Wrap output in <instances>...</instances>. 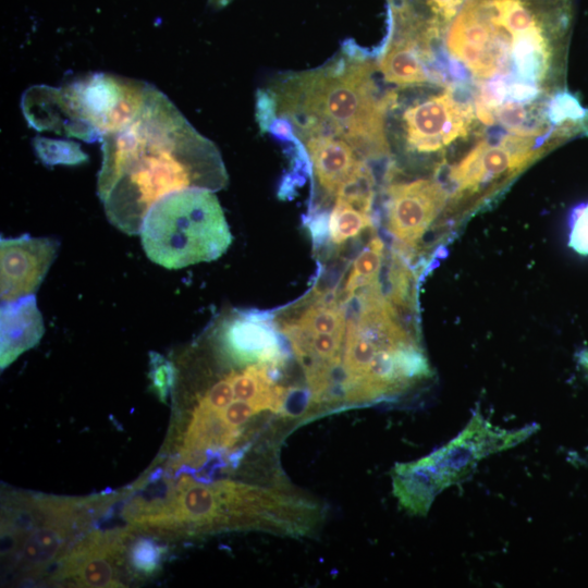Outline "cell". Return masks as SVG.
<instances>
[{"mask_svg": "<svg viewBox=\"0 0 588 588\" xmlns=\"http://www.w3.org/2000/svg\"><path fill=\"white\" fill-rule=\"evenodd\" d=\"M555 147L551 142L516 134H505L498 139L479 136L449 169L452 196L460 199L476 195L497 181L519 172Z\"/></svg>", "mask_w": 588, "mask_h": 588, "instance_id": "cell-10", "label": "cell"}, {"mask_svg": "<svg viewBox=\"0 0 588 588\" xmlns=\"http://www.w3.org/2000/svg\"><path fill=\"white\" fill-rule=\"evenodd\" d=\"M289 323L310 334H345L346 331L344 310L329 295L318 299L303 311L298 319Z\"/></svg>", "mask_w": 588, "mask_h": 588, "instance_id": "cell-17", "label": "cell"}, {"mask_svg": "<svg viewBox=\"0 0 588 588\" xmlns=\"http://www.w3.org/2000/svg\"><path fill=\"white\" fill-rule=\"evenodd\" d=\"M59 242L28 234L0 241L1 303L33 295L54 261Z\"/></svg>", "mask_w": 588, "mask_h": 588, "instance_id": "cell-13", "label": "cell"}, {"mask_svg": "<svg viewBox=\"0 0 588 588\" xmlns=\"http://www.w3.org/2000/svg\"><path fill=\"white\" fill-rule=\"evenodd\" d=\"M36 149L40 159L47 164H75L86 159V156L72 143L39 139Z\"/></svg>", "mask_w": 588, "mask_h": 588, "instance_id": "cell-21", "label": "cell"}, {"mask_svg": "<svg viewBox=\"0 0 588 588\" xmlns=\"http://www.w3.org/2000/svg\"><path fill=\"white\" fill-rule=\"evenodd\" d=\"M538 428H501L476 411L448 443L418 461L396 465L393 493L406 511L426 515L439 493L466 479L483 458L518 445Z\"/></svg>", "mask_w": 588, "mask_h": 588, "instance_id": "cell-6", "label": "cell"}, {"mask_svg": "<svg viewBox=\"0 0 588 588\" xmlns=\"http://www.w3.org/2000/svg\"><path fill=\"white\" fill-rule=\"evenodd\" d=\"M392 0H387L388 3H390Z\"/></svg>", "mask_w": 588, "mask_h": 588, "instance_id": "cell-26", "label": "cell"}, {"mask_svg": "<svg viewBox=\"0 0 588 588\" xmlns=\"http://www.w3.org/2000/svg\"><path fill=\"white\" fill-rule=\"evenodd\" d=\"M392 2L403 4L443 35L464 0H392L390 3Z\"/></svg>", "mask_w": 588, "mask_h": 588, "instance_id": "cell-20", "label": "cell"}, {"mask_svg": "<svg viewBox=\"0 0 588 588\" xmlns=\"http://www.w3.org/2000/svg\"><path fill=\"white\" fill-rule=\"evenodd\" d=\"M384 244L378 236L372 237L367 246L354 259L352 269L345 281L346 297L356 291L378 282L383 258Z\"/></svg>", "mask_w": 588, "mask_h": 588, "instance_id": "cell-18", "label": "cell"}, {"mask_svg": "<svg viewBox=\"0 0 588 588\" xmlns=\"http://www.w3.org/2000/svg\"><path fill=\"white\" fill-rule=\"evenodd\" d=\"M375 50L344 41L323 64L278 73L257 91L262 133L282 142L320 134L348 142L368 162L390 161L389 115L399 89L378 83Z\"/></svg>", "mask_w": 588, "mask_h": 588, "instance_id": "cell-3", "label": "cell"}, {"mask_svg": "<svg viewBox=\"0 0 588 588\" xmlns=\"http://www.w3.org/2000/svg\"><path fill=\"white\" fill-rule=\"evenodd\" d=\"M292 150L313 174L323 198H335L340 189L370 162L345 139L308 134L291 138Z\"/></svg>", "mask_w": 588, "mask_h": 588, "instance_id": "cell-14", "label": "cell"}, {"mask_svg": "<svg viewBox=\"0 0 588 588\" xmlns=\"http://www.w3.org/2000/svg\"><path fill=\"white\" fill-rule=\"evenodd\" d=\"M329 233L332 242L336 245L356 237L367 228L372 225L371 213L335 198L334 206L329 216Z\"/></svg>", "mask_w": 588, "mask_h": 588, "instance_id": "cell-19", "label": "cell"}, {"mask_svg": "<svg viewBox=\"0 0 588 588\" xmlns=\"http://www.w3.org/2000/svg\"><path fill=\"white\" fill-rule=\"evenodd\" d=\"M1 369L7 368L21 354L34 347L45 332L41 313L35 295L1 304Z\"/></svg>", "mask_w": 588, "mask_h": 588, "instance_id": "cell-16", "label": "cell"}, {"mask_svg": "<svg viewBox=\"0 0 588 588\" xmlns=\"http://www.w3.org/2000/svg\"><path fill=\"white\" fill-rule=\"evenodd\" d=\"M139 234L147 257L167 269L216 260L232 243L217 196L200 188L175 192L157 201Z\"/></svg>", "mask_w": 588, "mask_h": 588, "instance_id": "cell-7", "label": "cell"}, {"mask_svg": "<svg viewBox=\"0 0 588 588\" xmlns=\"http://www.w3.org/2000/svg\"><path fill=\"white\" fill-rule=\"evenodd\" d=\"M162 549L149 539L136 541L130 552V562L136 573L154 574L160 565Z\"/></svg>", "mask_w": 588, "mask_h": 588, "instance_id": "cell-22", "label": "cell"}, {"mask_svg": "<svg viewBox=\"0 0 588 588\" xmlns=\"http://www.w3.org/2000/svg\"><path fill=\"white\" fill-rule=\"evenodd\" d=\"M122 535L94 532L59 561L57 575L84 587H117Z\"/></svg>", "mask_w": 588, "mask_h": 588, "instance_id": "cell-15", "label": "cell"}, {"mask_svg": "<svg viewBox=\"0 0 588 588\" xmlns=\"http://www.w3.org/2000/svg\"><path fill=\"white\" fill-rule=\"evenodd\" d=\"M13 505L5 515L24 522L4 520L13 564L22 574L36 576L65 555L69 542L86 523L88 504L70 499L23 497Z\"/></svg>", "mask_w": 588, "mask_h": 588, "instance_id": "cell-8", "label": "cell"}, {"mask_svg": "<svg viewBox=\"0 0 588 588\" xmlns=\"http://www.w3.org/2000/svg\"><path fill=\"white\" fill-rule=\"evenodd\" d=\"M148 83L107 73H93L60 88L34 86L23 96L28 123L95 142L121 126L140 107Z\"/></svg>", "mask_w": 588, "mask_h": 588, "instance_id": "cell-5", "label": "cell"}, {"mask_svg": "<svg viewBox=\"0 0 588 588\" xmlns=\"http://www.w3.org/2000/svg\"><path fill=\"white\" fill-rule=\"evenodd\" d=\"M318 507L309 501L275 490L234 481L179 488L166 502L144 511L142 524L184 534L225 528L257 527L304 534L318 522Z\"/></svg>", "mask_w": 588, "mask_h": 588, "instance_id": "cell-4", "label": "cell"}, {"mask_svg": "<svg viewBox=\"0 0 588 588\" xmlns=\"http://www.w3.org/2000/svg\"><path fill=\"white\" fill-rule=\"evenodd\" d=\"M151 368L154 388L160 399L164 401L174 384V365L166 360L162 356L154 354V357H151Z\"/></svg>", "mask_w": 588, "mask_h": 588, "instance_id": "cell-24", "label": "cell"}, {"mask_svg": "<svg viewBox=\"0 0 588 588\" xmlns=\"http://www.w3.org/2000/svg\"><path fill=\"white\" fill-rule=\"evenodd\" d=\"M233 0H208V4L216 9H222L225 8L228 4H230Z\"/></svg>", "mask_w": 588, "mask_h": 588, "instance_id": "cell-25", "label": "cell"}, {"mask_svg": "<svg viewBox=\"0 0 588 588\" xmlns=\"http://www.w3.org/2000/svg\"><path fill=\"white\" fill-rule=\"evenodd\" d=\"M395 107L400 113L392 137L412 155L440 154L453 144L482 135L470 91L461 84L421 94L407 103L397 99Z\"/></svg>", "mask_w": 588, "mask_h": 588, "instance_id": "cell-9", "label": "cell"}, {"mask_svg": "<svg viewBox=\"0 0 588 588\" xmlns=\"http://www.w3.org/2000/svg\"><path fill=\"white\" fill-rule=\"evenodd\" d=\"M574 0H464L440 56L451 84L491 112L519 105L546 112L566 86Z\"/></svg>", "mask_w": 588, "mask_h": 588, "instance_id": "cell-1", "label": "cell"}, {"mask_svg": "<svg viewBox=\"0 0 588 588\" xmlns=\"http://www.w3.org/2000/svg\"><path fill=\"white\" fill-rule=\"evenodd\" d=\"M449 198L437 179L391 182L387 186V217L391 233L413 245L429 229Z\"/></svg>", "mask_w": 588, "mask_h": 588, "instance_id": "cell-12", "label": "cell"}, {"mask_svg": "<svg viewBox=\"0 0 588 588\" xmlns=\"http://www.w3.org/2000/svg\"><path fill=\"white\" fill-rule=\"evenodd\" d=\"M568 246L580 255H588V203L575 207L572 211Z\"/></svg>", "mask_w": 588, "mask_h": 588, "instance_id": "cell-23", "label": "cell"}, {"mask_svg": "<svg viewBox=\"0 0 588 588\" xmlns=\"http://www.w3.org/2000/svg\"><path fill=\"white\" fill-rule=\"evenodd\" d=\"M221 353L238 365L262 363L275 368L285 360L277 331L262 311L234 310L212 328Z\"/></svg>", "mask_w": 588, "mask_h": 588, "instance_id": "cell-11", "label": "cell"}, {"mask_svg": "<svg viewBox=\"0 0 588 588\" xmlns=\"http://www.w3.org/2000/svg\"><path fill=\"white\" fill-rule=\"evenodd\" d=\"M101 140L98 196L109 222L128 235L139 234L146 215L163 197L228 184L217 146L150 84L138 110Z\"/></svg>", "mask_w": 588, "mask_h": 588, "instance_id": "cell-2", "label": "cell"}]
</instances>
